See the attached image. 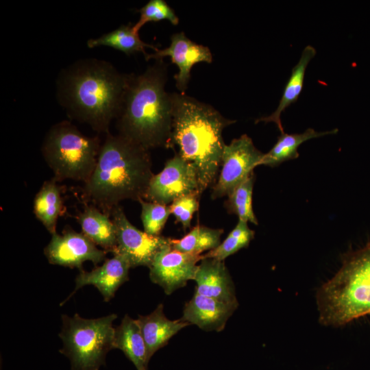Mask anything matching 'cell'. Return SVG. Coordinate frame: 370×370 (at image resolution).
Wrapping results in <instances>:
<instances>
[{
	"label": "cell",
	"instance_id": "obj_1",
	"mask_svg": "<svg viewBox=\"0 0 370 370\" xmlns=\"http://www.w3.org/2000/svg\"><path fill=\"white\" fill-rule=\"evenodd\" d=\"M129 78L105 60H79L60 73L57 98L69 117L107 134L120 113Z\"/></svg>",
	"mask_w": 370,
	"mask_h": 370
},
{
	"label": "cell",
	"instance_id": "obj_2",
	"mask_svg": "<svg viewBox=\"0 0 370 370\" xmlns=\"http://www.w3.org/2000/svg\"><path fill=\"white\" fill-rule=\"evenodd\" d=\"M153 175L149 149L119 134L108 133L94 171L83 184L82 195L110 215L121 201L144 199Z\"/></svg>",
	"mask_w": 370,
	"mask_h": 370
},
{
	"label": "cell",
	"instance_id": "obj_3",
	"mask_svg": "<svg viewBox=\"0 0 370 370\" xmlns=\"http://www.w3.org/2000/svg\"><path fill=\"white\" fill-rule=\"evenodd\" d=\"M173 98L170 147H177L175 153L194 166L202 195L217 182L225 145L222 133L236 121L184 94L173 93Z\"/></svg>",
	"mask_w": 370,
	"mask_h": 370
},
{
	"label": "cell",
	"instance_id": "obj_4",
	"mask_svg": "<svg viewBox=\"0 0 370 370\" xmlns=\"http://www.w3.org/2000/svg\"><path fill=\"white\" fill-rule=\"evenodd\" d=\"M167 64L156 60L140 75L130 74L120 113L119 134L150 150L170 148L173 98L165 90Z\"/></svg>",
	"mask_w": 370,
	"mask_h": 370
},
{
	"label": "cell",
	"instance_id": "obj_5",
	"mask_svg": "<svg viewBox=\"0 0 370 370\" xmlns=\"http://www.w3.org/2000/svg\"><path fill=\"white\" fill-rule=\"evenodd\" d=\"M319 321L339 327L370 314V241L344 257L341 269L317 293Z\"/></svg>",
	"mask_w": 370,
	"mask_h": 370
},
{
	"label": "cell",
	"instance_id": "obj_6",
	"mask_svg": "<svg viewBox=\"0 0 370 370\" xmlns=\"http://www.w3.org/2000/svg\"><path fill=\"white\" fill-rule=\"evenodd\" d=\"M101 146L98 136H88L64 120L47 131L41 153L58 182L72 180L84 184L94 171Z\"/></svg>",
	"mask_w": 370,
	"mask_h": 370
},
{
	"label": "cell",
	"instance_id": "obj_7",
	"mask_svg": "<svg viewBox=\"0 0 370 370\" xmlns=\"http://www.w3.org/2000/svg\"><path fill=\"white\" fill-rule=\"evenodd\" d=\"M116 314L85 319L77 313L62 315L58 336L63 343L59 352L71 362V370H99L106 365L107 354L114 349Z\"/></svg>",
	"mask_w": 370,
	"mask_h": 370
},
{
	"label": "cell",
	"instance_id": "obj_8",
	"mask_svg": "<svg viewBox=\"0 0 370 370\" xmlns=\"http://www.w3.org/2000/svg\"><path fill=\"white\" fill-rule=\"evenodd\" d=\"M264 154L253 143L251 138L243 134L224 147L221 171L212 187L211 198L228 196L259 166Z\"/></svg>",
	"mask_w": 370,
	"mask_h": 370
},
{
	"label": "cell",
	"instance_id": "obj_9",
	"mask_svg": "<svg viewBox=\"0 0 370 370\" xmlns=\"http://www.w3.org/2000/svg\"><path fill=\"white\" fill-rule=\"evenodd\" d=\"M116 227V247L112 254H120L130 262L131 268L150 267L155 256L171 243V238L151 236L133 225L119 206L110 213Z\"/></svg>",
	"mask_w": 370,
	"mask_h": 370
},
{
	"label": "cell",
	"instance_id": "obj_10",
	"mask_svg": "<svg viewBox=\"0 0 370 370\" xmlns=\"http://www.w3.org/2000/svg\"><path fill=\"white\" fill-rule=\"evenodd\" d=\"M199 192L198 177L194 166L175 153L164 169L151 177L144 199L168 206L175 199Z\"/></svg>",
	"mask_w": 370,
	"mask_h": 370
},
{
	"label": "cell",
	"instance_id": "obj_11",
	"mask_svg": "<svg viewBox=\"0 0 370 370\" xmlns=\"http://www.w3.org/2000/svg\"><path fill=\"white\" fill-rule=\"evenodd\" d=\"M108 251L101 249L82 232L70 226L64 227L61 234L55 233L44 249L48 262L54 265L83 270V263L90 261L96 267L105 261Z\"/></svg>",
	"mask_w": 370,
	"mask_h": 370
},
{
	"label": "cell",
	"instance_id": "obj_12",
	"mask_svg": "<svg viewBox=\"0 0 370 370\" xmlns=\"http://www.w3.org/2000/svg\"><path fill=\"white\" fill-rule=\"evenodd\" d=\"M202 259L203 255L177 251L170 243L155 256L149 267V278L169 295L194 280L197 263Z\"/></svg>",
	"mask_w": 370,
	"mask_h": 370
},
{
	"label": "cell",
	"instance_id": "obj_13",
	"mask_svg": "<svg viewBox=\"0 0 370 370\" xmlns=\"http://www.w3.org/2000/svg\"><path fill=\"white\" fill-rule=\"evenodd\" d=\"M171 41L168 48L162 50L158 49L153 53L147 54L145 60H160L169 56L172 63L179 69V72L174 75L176 87L182 94H184L190 79L193 66L201 62L211 63L212 56L208 47L193 42L184 32L173 34Z\"/></svg>",
	"mask_w": 370,
	"mask_h": 370
},
{
	"label": "cell",
	"instance_id": "obj_14",
	"mask_svg": "<svg viewBox=\"0 0 370 370\" xmlns=\"http://www.w3.org/2000/svg\"><path fill=\"white\" fill-rule=\"evenodd\" d=\"M112 254V258L106 259L101 266H96L90 271L84 269L79 271L75 280L74 290L60 305L67 301L77 290L86 285L96 287L105 301L112 299L119 287L129 280V271L131 269L125 256L117 253Z\"/></svg>",
	"mask_w": 370,
	"mask_h": 370
},
{
	"label": "cell",
	"instance_id": "obj_15",
	"mask_svg": "<svg viewBox=\"0 0 370 370\" xmlns=\"http://www.w3.org/2000/svg\"><path fill=\"white\" fill-rule=\"evenodd\" d=\"M195 293L233 304H239L235 286L224 260L203 258L193 280Z\"/></svg>",
	"mask_w": 370,
	"mask_h": 370
},
{
	"label": "cell",
	"instance_id": "obj_16",
	"mask_svg": "<svg viewBox=\"0 0 370 370\" xmlns=\"http://www.w3.org/2000/svg\"><path fill=\"white\" fill-rule=\"evenodd\" d=\"M238 305L195 293L185 304L180 319L204 331L221 332Z\"/></svg>",
	"mask_w": 370,
	"mask_h": 370
},
{
	"label": "cell",
	"instance_id": "obj_17",
	"mask_svg": "<svg viewBox=\"0 0 370 370\" xmlns=\"http://www.w3.org/2000/svg\"><path fill=\"white\" fill-rule=\"evenodd\" d=\"M140 326L147 347L149 361L153 355L164 347L171 337L190 324L181 319L170 320L164 313V306L160 304L147 315H138Z\"/></svg>",
	"mask_w": 370,
	"mask_h": 370
},
{
	"label": "cell",
	"instance_id": "obj_18",
	"mask_svg": "<svg viewBox=\"0 0 370 370\" xmlns=\"http://www.w3.org/2000/svg\"><path fill=\"white\" fill-rule=\"evenodd\" d=\"M82 232L97 246L108 252L116 247V227L111 216L92 204H86L77 215Z\"/></svg>",
	"mask_w": 370,
	"mask_h": 370
},
{
	"label": "cell",
	"instance_id": "obj_19",
	"mask_svg": "<svg viewBox=\"0 0 370 370\" xmlns=\"http://www.w3.org/2000/svg\"><path fill=\"white\" fill-rule=\"evenodd\" d=\"M113 347L121 350L137 370H147V347L137 319L124 316L115 328Z\"/></svg>",
	"mask_w": 370,
	"mask_h": 370
},
{
	"label": "cell",
	"instance_id": "obj_20",
	"mask_svg": "<svg viewBox=\"0 0 370 370\" xmlns=\"http://www.w3.org/2000/svg\"><path fill=\"white\" fill-rule=\"evenodd\" d=\"M54 177L45 181L33 204L35 217L51 235L56 233L58 220L64 210L62 187Z\"/></svg>",
	"mask_w": 370,
	"mask_h": 370
},
{
	"label": "cell",
	"instance_id": "obj_21",
	"mask_svg": "<svg viewBox=\"0 0 370 370\" xmlns=\"http://www.w3.org/2000/svg\"><path fill=\"white\" fill-rule=\"evenodd\" d=\"M316 53L317 51L312 46L308 45L304 49L298 62L292 69L278 108L269 116L258 119L256 123L260 121L273 122L281 133L284 132L280 119L281 114L297 101L303 88L306 68Z\"/></svg>",
	"mask_w": 370,
	"mask_h": 370
},
{
	"label": "cell",
	"instance_id": "obj_22",
	"mask_svg": "<svg viewBox=\"0 0 370 370\" xmlns=\"http://www.w3.org/2000/svg\"><path fill=\"white\" fill-rule=\"evenodd\" d=\"M337 129L325 132H317L312 128H308L301 134L281 133L276 143L264 156L259 165L275 167L281 163L297 158L298 147L304 142L323 136L334 134Z\"/></svg>",
	"mask_w": 370,
	"mask_h": 370
},
{
	"label": "cell",
	"instance_id": "obj_23",
	"mask_svg": "<svg viewBox=\"0 0 370 370\" xmlns=\"http://www.w3.org/2000/svg\"><path fill=\"white\" fill-rule=\"evenodd\" d=\"M88 48L108 47L121 51L127 56L137 52L147 55L145 48H151L155 51L158 49L155 46L144 42L139 37V34L133 31L132 25H122L119 27L101 35L96 38H90L87 41Z\"/></svg>",
	"mask_w": 370,
	"mask_h": 370
},
{
	"label": "cell",
	"instance_id": "obj_24",
	"mask_svg": "<svg viewBox=\"0 0 370 370\" xmlns=\"http://www.w3.org/2000/svg\"><path fill=\"white\" fill-rule=\"evenodd\" d=\"M223 233V229L197 225L182 238H171V245L172 248L177 251L201 255L202 252L212 250L221 244V236Z\"/></svg>",
	"mask_w": 370,
	"mask_h": 370
},
{
	"label": "cell",
	"instance_id": "obj_25",
	"mask_svg": "<svg viewBox=\"0 0 370 370\" xmlns=\"http://www.w3.org/2000/svg\"><path fill=\"white\" fill-rule=\"evenodd\" d=\"M254 171L227 196L225 207L227 212L234 214L238 220L258 225L252 207V194L255 182Z\"/></svg>",
	"mask_w": 370,
	"mask_h": 370
},
{
	"label": "cell",
	"instance_id": "obj_26",
	"mask_svg": "<svg viewBox=\"0 0 370 370\" xmlns=\"http://www.w3.org/2000/svg\"><path fill=\"white\" fill-rule=\"evenodd\" d=\"M254 236L255 232L249 227L247 222L238 220L225 240L217 247L204 254L203 258L224 260L241 249L247 247Z\"/></svg>",
	"mask_w": 370,
	"mask_h": 370
},
{
	"label": "cell",
	"instance_id": "obj_27",
	"mask_svg": "<svg viewBox=\"0 0 370 370\" xmlns=\"http://www.w3.org/2000/svg\"><path fill=\"white\" fill-rule=\"evenodd\" d=\"M138 202L141 206L140 219L144 232L151 236H160L171 214L169 206L143 199Z\"/></svg>",
	"mask_w": 370,
	"mask_h": 370
},
{
	"label": "cell",
	"instance_id": "obj_28",
	"mask_svg": "<svg viewBox=\"0 0 370 370\" xmlns=\"http://www.w3.org/2000/svg\"><path fill=\"white\" fill-rule=\"evenodd\" d=\"M138 12L140 13V18L132 25L133 31L136 34H138L140 28L148 22L167 20L174 25L179 23V18L174 10L164 0H150Z\"/></svg>",
	"mask_w": 370,
	"mask_h": 370
},
{
	"label": "cell",
	"instance_id": "obj_29",
	"mask_svg": "<svg viewBox=\"0 0 370 370\" xmlns=\"http://www.w3.org/2000/svg\"><path fill=\"white\" fill-rule=\"evenodd\" d=\"M200 198L198 194H191L175 199L169 206L175 222L181 223L184 230L190 227L193 214L199 209Z\"/></svg>",
	"mask_w": 370,
	"mask_h": 370
}]
</instances>
